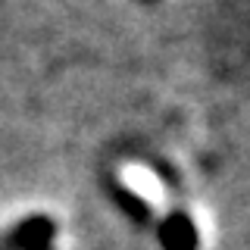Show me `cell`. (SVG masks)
<instances>
[{
	"instance_id": "6da1fadb",
	"label": "cell",
	"mask_w": 250,
	"mask_h": 250,
	"mask_svg": "<svg viewBox=\"0 0 250 250\" xmlns=\"http://www.w3.org/2000/svg\"><path fill=\"white\" fill-rule=\"evenodd\" d=\"M116 175H119V185L125 191H131L147 209H153L156 216H163L169 209V191L150 166H144V163H122V166L116 169Z\"/></svg>"
}]
</instances>
